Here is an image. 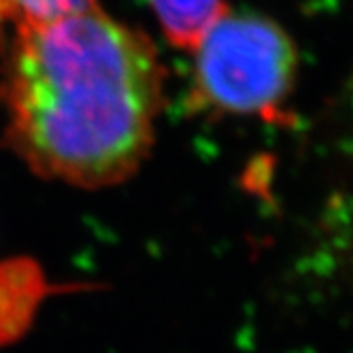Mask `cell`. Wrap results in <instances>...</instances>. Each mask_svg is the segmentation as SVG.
Wrapping results in <instances>:
<instances>
[{"label": "cell", "instance_id": "obj_3", "mask_svg": "<svg viewBox=\"0 0 353 353\" xmlns=\"http://www.w3.org/2000/svg\"><path fill=\"white\" fill-rule=\"evenodd\" d=\"M52 292L39 262L23 256L0 262V349L30 330L43 300Z\"/></svg>", "mask_w": 353, "mask_h": 353}, {"label": "cell", "instance_id": "obj_6", "mask_svg": "<svg viewBox=\"0 0 353 353\" xmlns=\"http://www.w3.org/2000/svg\"><path fill=\"white\" fill-rule=\"evenodd\" d=\"M90 7H96V0H0V37L7 28L17 34Z\"/></svg>", "mask_w": 353, "mask_h": 353}, {"label": "cell", "instance_id": "obj_5", "mask_svg": "<svg viewBox=\"0 0 353 353\" xmlns=\"http://www.w3.org/2000/svg\"><path fill=\"white\" fill-rule=\"evenodd\" d=\"M339 119V166L341 181L332 198V232L336 234L343 254L353 262V74L341 96Z\"/></svg>", "mask_w": 353, "mask_h": 353}, {"label": "cell", "instance_id": "obj_2", "mask_svg": "<svg viewBox=\"0 0 353 353\" xmlns=\"http://www.w3.org/2000/svg\"><path fill=\"white\" fill-rule=\"evenodd\" d=\"M194 56L190 103L196 111L283 121L298 77V52L274 19L228 11Z\"/></svg>", "mask_w": 353, "mask_h": 353}, {"label": "cell", "instance_id": "obj_4", "mask_svg": "<svg viewBox=\"0 0 353 353\" xmlns=\"http://www.w3.org/2000/svg\"><path fill=\"white\" fill-rule=\"evenodd\" d=\"M154 11L168 43L194 52L203 37L228 13L225 0H145Z\"/></svg>", "mask_w": 353, "mask_h": 353}, {"label": "cell", "instance_id": "obj_1", "mask_svg": "<svg viewBox=\"0 0 353 353\" xmlns=\"http://www.w3.org/2000/svg\"><path fill=\"white\" fill-rule=\"evenodd\" d=\"M164 81L149 37L98 7L21 30L0 79L5 141L43 179L117 185L154 147Z\"/></svg>", "mask_w": 353, "mask_h": 353}]
</instances>
